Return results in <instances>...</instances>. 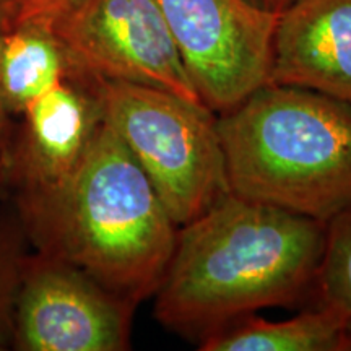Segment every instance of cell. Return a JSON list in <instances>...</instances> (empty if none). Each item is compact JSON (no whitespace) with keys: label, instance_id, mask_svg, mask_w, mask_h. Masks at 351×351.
Listing matches in <instances>:
<instances>
[{"label":"cell","instance_id":"1","mask_svg":"<svg viewBox=\"0 0 351 351\" xmlns=\"http://www.w3.org/2000/svg\"><path fill=\"white\" fill-rule=\"evenodd\" d=\"M327 223L226 194L179 228L155 296L166 328L204 340L258 309L313 289Z\"/></svg>","mask_w":351,"mask_h":351},{"label":"cell","instance_id":"2","mask_svg":"<svg viewBox=\"0 0 351 351\" xmlns=\"http://www.w3.org/2000/svg\"><path fill=\"white\" fill-rule=\"evenodd\" d=\"M8 200L32 251L72 263L135 306L156 293L179 226L106 119L69 178Z\"/></svg>","mask_w":351,"mask_h":351},{"label":"cell","instance_id":"3","mask_svg":"<svg viewBox=\"0 0 351 351\" xmlns=\"http://www.w3.org/2000/svg\"><path fill=\"white\" fill-rule=\"evenodd\" d=\"M218 132L231 194L326 223L351 207V104L267 83Z\"/></svg>","mask_w":351,"mask_h":351},{"label":"cell","instance_id":"4","mask_svg":"<svg viewBox=\"0 0 351 351\" xmlns=\"http://www.w3.org/2000/svg\"><path fill=\"white\" fill-rule=\"evenodd\" d=\"M104 119L147 174L179 228L230 194L212 109L161 88L99 80Z\"/></svg>","mask_w":351,"mask_h":351},{"label":"cell","instance_id":"5","mask_svg":"<svg viewBox=\"0 0 351 351\" xmlns=\"http://www.w3.org/2000/svg\"><path fill=\"white\" fill-rule=\"evenodd\" d=\"M73 67L202 103L156 0H72L49 25Z\"/></svg>","mask_w":351,"mask_h":351},{"label":"cell","instance_id":"6","mask_svg":"<svg viewBox=\"0 0 351 351\" xmlns=\"http://www.w3.org/2000/svg\"><path fill=\"white\" fill-rule=\"evenodd\" d=\"M197 93L226 112L269 83L280 13L252 0H156Z\"/></svg>","mask_w":351,"mask_h":351},{"label":"cell","instance_id":"7","mask_svg":"<svg viewBox=\"0 0 351 351\" xmlns=\"http://www.w3.org/2000/svg\"><path fill=\"white\" fill-rule=\"evenodd\" d=\"M134 302L72 263L32 251L13 317L16 351H125Z\"/></svg>","mask_w":351,"mask_h":351},{"label":"cell","instance_id":"8","mask_svg":"<svg viewBox=\"0 0 351 351\" xmlns=\"http://www.w3.org/2000/svg\"><path fill=\"white\" fill-rule=\"evenodd\" d=\"M19 117L0 158L7 194L54 186L73 173L104 122L99 78L75 70Z\"/></svg>","mask_w":351,"mask_h":351},{"label":"cell","instance_id":"9","mask_svg":"<svg viewBox=\"0 0 351 351\" xmlns=\"http://www.w3.org/2000/svg\"><path fill=\"white\" fill-rule=\"evenodd\" d=\"M269 83L351 104V0H295L280 12Z\"/></svg>","mask_w":351,"mask_h":351},{"label":"cell","instance_id":"10","mask_svg":"<svg viewBox=\"0 0 351 351\" xmlns=\"http://www.w3.org/2000/svg\"><path fill=\"white\" fill-rule=\"evenodd\" d=\"M75 70L49 26H13L0 33V106L10 117Z\"/></svg>","mask_w":351,"mask_h":351},{"label":"cell","instance_id":"11","mask_svg":"<svg viewBox=\"0 0 351 351\" xmlns=\"http://www.w3.org/2000/svg\"><path fill=\"white\" fill-rule=\"evenodd\" d=\"M350 320L320 306L280 322L244 315L200 340L202 351H341Z\"/></svg>","mask_w":351,"mask_h":351},{"label":"cell","instance_id":"12","mask_svg":"<svg viewBox=\"0 0 351 351\" xmlns=\"http://www.w3.org/2000/svg\"><path fill=\"white\" fill-rule=\"evenodd\" d=\"M313 289L320 306L333 307L351 324V207L327 221Z\"/></svg>","mask_w":351,"mask_h":351},{"label":"cell","instance_id":"13","mask_svg":"<svg viewBox=\"0 0 351 351\" xmlns=\"http://www.w3.org/2000/svg\"><path fill=\"white\" fill-rule=\"evenodd\" d=\"M29 252L23 226L7 197L0 207V351L12 348L16 298Z\"/></svg>","mask_w":351,"mask_h":351},{"label":"cell","instance_id":"14","mask_svg":"<svg viewBox=\"0 0 351 351\" xmlns=\"http://www.w3.org/2000/svg\"><path fill=\"white\" fill-rule=\"evenodd\" d=\"M72 0H5L7 28L23 25L49 26Z\"/></svg>","mask_w":351,"mask_h":351},{"label":"cell","instance_id":"15","mask_svg":"<svg viewBox=\"0 0 351 351\" xmlns=\"http://www.w3.org/2000/svg\"><path fill=\"white\" fill-rule=\"evenodd\" d=\"M12 130H13L12 117L3 111L2 106H0V158L3 156V153L7 150L8 142H10V137H12Z\"/></svg>","mask_w":351,"mask_h":351},{"label":"cell","instance_id":"16","mask_svg":"<svg viewBox=\"0 0 351 351\" xmlns=\"http://www.w3.org/2000/svg\"><path fill=\"white\" fill-rule=\"evenodd\" d=\"M252 2H256L257 5L267 8V10L280 13L282 10H285L289 3L295 2V0H252Z\"/></svg>","mask_w":351,"mask_h":351},{"label":"cell","instance_id":"17","mask_svg":"<svg viewBox=\"0 0 351 351\" xmlns=\"http://www.w3.org/2000/svg\"><path fill=\"white\" fill-rule=\"evenodd\" d=\"M5 0H0V33L5 32Z\"/></svg>","mask_w":351,"mask_h":351},{"label":"cell","instance_id":"18","mask_svg":"<svg viewBox=\"0 0 351 351\" xmlns=\"http://www.w3.org/2000/svg\"><path fill=\"white\" fill-rule=\"evenodd\" d=\"M341 351H351V327L346 330L345 339H343V350Z\"/></svg>","mask_w":351,"mask_h":351},{"label":"cell","instance_id":"19","mask_svg":"<svg viewBox=\"0 0 351 351\" xmlns=\"http://www.w3.org/2000/svg\"><path fill=\"white\" fill-rule=\"evenodd\" d=\"M7 197H8L7 191H5V189H3L2 184H0V207H2V204H3V202L7 200Z\"/></svg>","mask_w":351,"mask_h":351}]
</instances>
